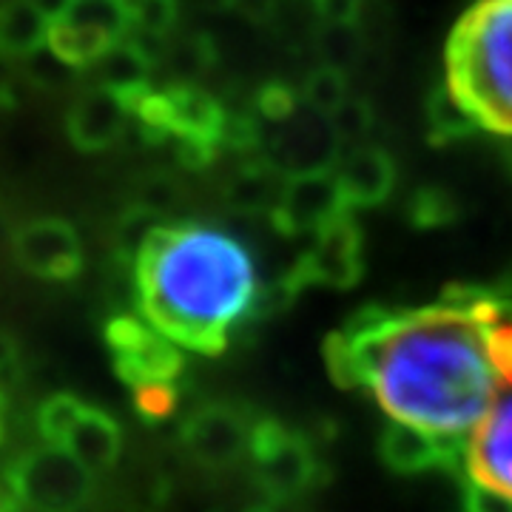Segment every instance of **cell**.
Segmentation results:
<instances>
[{
	"instance_id": "2e32d148",
	"label": "cell",
	"mask_w": 512,
	"mask_h": 512,
	"mask_svg": "<svg viewBox=\"0 0 512 512\" xmlns=\"http://www.w3.org/2000/svg\"><path fill=\"white\" fill-rule=\"evenodd\" d=\"M151 66L154 57L140 43V37H120L111 43L109 49L100 55V60L92 66L94 77L100 80L97 86H106L120 97H126L128 106H134L143 94L151 89Z\"/></svg>"
},
{
	"instance_id": "836d02e7",
	"label": "cell",
	"mask_w": 512,
	"mask_h": 512,
	"mask_svg": "<svg viewBox=\"0 0 512 512\" xmlns=\"http://www.w3.org/2000/svg\"><path fill=\"white\" fill-rule=\"evenodd\" d=\"M319 18L328 23L330 29H348L356 23L362 12V0H313Z\"/></svg>"
},
{
	"instance_id": "e0dca14e",
	"label": "cell",
	"mask_w": 512,
	"mask_h": 512,
	"mask_svg": "<svg viewBox=\"0 0 512 512\" xmlns=\"http://www.w3.org/2000/svg\"><path fill=\"white\" fill-rule=\"evenodd\" d=\"M63 447L92 473L109 470L123 453V430L111 413L86 404L83 416L77 419L72 433L66 436Z\"/></svg>"
},
{
	"instance_id": "9a60e30c",
	"label": "cell",
	"mask_w": 512,
	"mask_h": 512,
	"mask_svg": "<svg viewBox=\"0 0 512 512\" xmlns=\"http://www.w3.org/2000/svg\"><path fill=\"white\" fill-rule=\"evenodd\" d=\"M348 208H373L396 188V163L379 146H356L345 151L333 168Z\"/></svg>"
},
{
	"instance_id": "7c38bea8",
	"label": "cell",
	"mask_w": 512,
	"mask_h": 512,
	"mask_svg": "<svg viewBox=\"0 0 512 512\" xmlns=\"http://www.w3.org/2000/svg\"><path fill=\"white\" fill-rule=\"evenodd\" d=\"M379 456L399 476H416L427 470H453L464 458L456 439H444L413 424L390 421L379 436Z\"/></svg>"
},
{
	"instance_id": "d590c367",
	"label": "cell",
	"mask_w": 512,
	"mask_h": 512,
	"mask_svg": "<svg viewBox=\"0 0 512 512\" xmlns=\"http://www.w3.org/2000/svg\"><path fill=\"white\" fill-rule=\"evenodd\" d=\"M217 3L225 6V9H231L239 18L256 20V23L271 18L276 9V0H217Z\"/></svg>"
},
{
	"instance_id": "83f0119b",
	"label": "cell",
	"mask_w": 512,
	"mask_h": 512,
	"mask_svg": "<svg viewBox=\"0 0 512 512\" xmlns=\"http://www.w3.org/2000/svg\"><path fill=\"white\" fill-rule=\"evenodd\" d=\"M180 12V0H137L131 6V29H137L140 35L165 37Z\"/></svg>"
},
{
	"instance_id": "7a4b0ae2",
	"label": "cell",
	"mask_w": 512,
	"mask_h": 512,
	"mask_svg": "<svg viewBox=\"0 0 512 512\" xmlns=\"http://www.w3.org/2000/svg\"><path fill=\"white\" fill-rule=\"evenodd\" d=\"M143 319L180 348L214 356L256 308L245 245L208 225H160L134 259Z\"/></svg>"
},
{
	"instance_id": "5bb4252c",
	"label": "cell",
	"mask_w": 512,
	"mask_h": 512,
	"mask_svg": "<svg viewBox=\"0 0 512 512\" xmlns=\"http://www.w3.org/2000/svg\"><path fill=\"white\" fill-rule=\"evenodd\" d=\"M131 106L126 97L106 86H92L80 94L66 114V131L80 151H106L126 134Z\"/></svg>"
},
{
	"instance_id": "d6a6232c",
	"label": "cell",
	"mask_w": 512,
	"mask_h": 512,
	"mask_svg": "<svg viewBox=\"0 0 512 512\" xmlns=\"http://www.w3.org/2000/svg\"><path fill=\"white\" fill-rule=\"evenodd\" d=\"M464 512H512V495L498 493L493 487L470 478L464 490Z\"/></svg>"
},
{
	"instance_id": "cb8c5ba5",
	"label": "cell",
	"mask_w": 512,
	"mask_h": 512,
	"mask_svg": "<svg viewBox=\"0 0 512 512\" xmlns=\"http://www.w3.org/2000/svg\"><path fill=\"white\" fill-rule=\"evenodd\" d=\"M163 63L177 83H194L214 63V46L205 35L180 37L163 52Z\"/></svg>"
},
{
	"instance_id": "1f68e13d",
	"label": "cell",
	"mask_w": 512,
	"mask_h": 512,
	"mask_svg": "<svg viewBox=\"0 0 512 512\" xmlns=\"http://www.w3.org/2000/svg\"><path fill=\"white\" fill-rule=\"evenodd\" d=\"M299 97L288 89L285 83H268L262 92L256 94V114L268 123H285L296 114Z\"/></svg>"
},
{
	"instance_id": "7402d4cb",
	"label": "cell",
	"mask_w": 512,
	"mask_h": 512,
	"mask_svg": "<svg viewBox=\"0 0 512 512\" xmlns=\"http://www.w3.org/2000/svg\"><path fill=\"white\" fill-rule=\"evenodd\" d=\"M60 20L100 32L111 40H120L131 29V6L126 0H74L66 18Z\"/></svg>"
},
{
	"instance_id": "8992f818",
	"label": "cell",
	"mask_w": 512,
	"mask_h": 512,
	"mask_svg": "<svg viewBox=\"0 0 512 512\" xmlns=\"http://www.w3.org/2000/svg\"><path fill=\"white\" fill-rule=\"evenodd\" d=\"M117 376L128 387L148 382H174L185 367V356L174 339L137 316H114L103 330Z\"/></svg>"
},
{
	"instance_id": "6da1fadb",
	"label": "cell",
	"mask_w": 512,
	"mask_h": 512,
	"mask_svg": "<svg viewBox=\"0 0 512 512\" xmlns=\"http://www.w3.org/2000/svg\"><path fill=\"white\" fill-rule=\"evenodd\" d=\"M470 291L473 285H453L427 308H365L339 330L362 387L393 421L461 441L498 399Z\"/></svg>"
},
{
	"instance_id": "277c9868",
	"label": "cell",
	"mask_w": 512,
	"mask_h": 512,
	"mask_svg": "<svg viewBox=\"0 0 512 512\" xmlns=\"http://www.w3.org/2000/svg\"><path fill=\"white\" fill-rule=\"evenodd\" d=\"M20 498L35 512H77L94 495V476L63 444H46L15 458L6 470Z\"/></svg>"
},
{
	"instance_id": "8d00e7d4",
	"label": "cell",
	"mask_w": 512,
	"mask_h": 512,
	"mask_svg": "<svg viewBox=\"0 0 512 512\" xmlns=\"http://www.w3.org/2000/svg\"><path fill=\"white\" fill-rule=\"evenodd\" d=\"M0 106H15V74L12 57L0 55Z\"/></svg>"
},
{
	"instance_id": "ba28073f",
	"label": "cell",
	"mask_w": 512,
	"mask_h": 512,
	"mask_svg": "<svg viewBox=\"0 0 512 512\" xmlns=\"http://www.w3.org/2000/svg\"><path fill=\"white\" fill-rule=\"evenodd\" d=\"M12 254L26 274L49 282H69L83 271V245L72 225L43 217L20 225L12 234Z\"/></svg>"
},
{
	"instance_id": "d6986e66",
	"label": "cell",
	"mask_w": 512,
	"mask_h": 512,
	"mask_svg": "<svg viewBox=\"0 0 512 512\" xmlns=\"http://www.w3.org/2000/svg\"><path fill=\"white\" fill-rule=\"evenodd\" d=\"M285 183H288V174L279 171L271 160L245 165L231 177V183L225 185V200L234 211H242V214H271L274 217Z\"/></svg>"
},
{
	"instance_id": "d4e9b609",
	"label": "cell",
	"mask_w": 512,
	"mask_h": 512,
	"mask_svg": "<svg viewBox=\"0 0 512 512\" xmlns=\"http://www.w3.org/2000/svg\"><path fill=\"white\" fill-rule=\"evenodd\" d=\"M86 402L74 393H55L37 407V433L46 444H63L72 433L77 419L83 416Z\"/></svg>"
},
{
	"instance_id": "f1b7e54d",
	"label": "cell",
	"mask_w": 512,
	"mask_h": 512,
	"mask_svg": "<svg viewBox=\"0 0 512 512\" xmlns=\"http://www.w3.org/2000/svg\"><path fill=\"white\" fill-rule=\"evenodd\" d=\"M333 134L339 137V143H359L365 140L367 131L373 126V111L365 100H353L348 97L339 109L328 117Z\"/></svg>"
},
{
	"instance_id": "4dcf8cb0",
	"label": "cell",
	"mask_w": 512,
	"mask_h": 512,
	"mask_svg": "<svg viewBox=\"0 0 512 512\" xmlns=\"http://www.w3.org/2000/svg\"><path fill=\"white\" fill-rule=\"evenodd\" d=\"M410 217L421 228H433V225H444L447 220L456 217V205H453V197L441 188H424L413 197V205H410Z\"/></svg>"
},
{
	"instance_id": "ffe728a7",
	"label": "cell",
	"mask_w": 512,
	"mask_h": 512,
	"mask_svg": "<svg viewBox=\"0 0 512 512\" xmlns=\"http://www.w3.org/2000/svg\"><path fill=\"white\" fill-rule=\"evenodd\" d=\"M52 20L40 15L29 0L0 3V55L26 60L49 43Z\"/></svg>"
},
{
	"instance_id": "4316f807",
	"label": "cell",
	"mask_w": 512,
	"mask_h": 512,
	"mask_svg": "<svg viewBox=\"0 0 512 512\" xmlns=\"http://www.w3.org/2000/svg\"><path fill=\"white\" fill-rule=\"evenodd\" d=\"M177 402H180V393H177L174 382H148L134 387V410L148 424L171 419L177 410Z\"/></svg>"
},
{
	"instance_id": "3957f363",
	"label": "cell",
	"mask_w": 512,
	"mask_h": 512,
	"mask_svg": "<svg viewBox=\"0 0 512 512\" xmlns=\"http://www.w3.org/2000/svg\"><path fill=\"white\" fill-rule=\"evenodd\" d=\"M447 89L478 128L512 137V0H476L447 40Z\"/></svg>"
},
{
	"instance_id": "52a82bcc",
	"label": "cell",
	"mask_w": 512,
	"mask_h": 512,
	"mask_svg": "<svg viewBox=\"0 0 512 512\" xmlns=\"http://www.w3.org/2000/svg\"><path fill=\"white\" fill-rule=\"evenodd\" d=\"M365 274V251H362V231L345 211L328 222L319 234H313V245L299 256L293 271L285 276V285L293 293L305 285L322 288H353Z\"/></svg>"
},
{
	"instance_id": "60d3db41",
	"label": "cell",
	"mask_w": 512,
	"mask_h": 512,
	"mask_svg": "<svg viewBox=\"0 0 512 512\" xmlns=\"http://www.w3.org/2000/svg\"><path fill=\"white\" fill-rule=\"evenodd\" d=\"M3 413H6V396L0 393V444L6 439V421H3Z\"/></svg>"
},
{
	"instance_id": "f35d334b",
	"label": "cell",
	"mask_w": 512,
	"mask_h": 512,
	"mask_svg": "<svg viewBox=\"0 0 512 512\" xmlns=\"http://www.w3.org/2000/svg\"><path fill=\"white\" fill-rule=\"evenodd\" d=\"M29 3L35 6L40 15H46V18L55 23V20L66 18V12L72 9L74 0H29Z\"/></svg>"
},
{
	"instance_id": "4fadbf2b",
	"label": "cell",
	"mask_w": 512,
	"mask_h": 512,
	"mask_svg": "<svg viewBox=\"0 0 512 512\" xmlns=\"http://www.w3.org/2000/svg\"><path fill=\"white\" fill-rule=\"evenodd\" d=\"M168 114V143H197L220 151L228 111L222 103L194 83H174L163 89Z\"/></svg>"
},
{
	"instance_id": "7bdbcfd3",
	"label": "cell",
	"mask_w": 512,
	"mask_h": 512,
	"mask_svg": "<svg viewBox=\"0 0 512 512\" xmlns=\"http://www.w3.org/2000/svg\"><path fill=\"white\" fill-rule=\"evenodd\" d=\"M126 3H128V6H134V3H137V0H126Z\"/></svg>"
},
{
	"instance_id": "30bf717a",
	"label": "cell",
	"mask_w": 512,
	"mask_h": 512,
	"mask_svg": "<svg viewBox=\"0 0 512 512\" xmlns=\"http://www.w3.org/2000/svg\"><path fill=\"white\" fill-rule=\"evenodd\" d=\"M254 421L237 404H205L183 424V444L202 467H228L251 453Z\"/></svg>"
},
{
	"instance_id": "603a6c76",
	"label": "cell",
	"mask_w": 512,
	"mask_h": 512,
	"mask_svg": "<svg viewBox=\"0 0 512 512\" xmlns=\"http://www.w3.org/2000/svg\"><path fill=\"white\" fill-rule=\"evenodd\" d=\"M348 97V77L333 63L313 69L305 80V86H302V103L319 117H330Z\"/></svg>"
},
{
	"instance_id": "f546056e",
	"label": "cell",
	"mask_w": 512,
	"mask_h": 512,
	"mask_svg": "<svg viewBox=\"0 0 512 512\" xmlns=\"http://www.w3.org/2000/svg\"><path fill=\"white\" fill-rule=\"evenodd\" d=\"M26 77L37 83V86H43V89H60V86H66L69 80H72V74L77 72L74 66H69L63 57H57L52 49H49V43L43 46V49H37L35 55L26 57Z\"/></svg>"
},
{
	"instance_id": "ac0fdd59",
	"label": "cell",
	"mask_w": 512,
	"mask_h": 512,
	"mask_svg": "<svg viewBox=\"0 0 512 512\" xmlns=\"http://www.w3.org/2000/svg\"><path fill=\"white\" fill-rule=\"evenodd\" d=\"M476 319L484 348L498 379L512 384V293L481 288L476 299Z\"/></svg>"
},
{
	"instance_id": "44dd1931",
	"label": "cell",
	"mask_w": 512,
	"mask_h": 512,
	"mask_svg": "<svg viewBox=\"0 0 512 512\" xmlns=\"http://www.w3.org/2000/svg\"><path fill=\"white\" fill-rule=\"evenodd\" d=\"M111 43L117 40L92 29H83V26H74L69 20H55L49 29V49L74 69H92Z\"/></svg>"
},
{
	"instance_id": "8fae6325",
	"label": "cell",
	"mask_w": 512,
	"mask_h": 512,
	"mask_svg": "<svg viewBox=\"0 0 512 512\" xmlns=\"http://www.w3.org/2000/svg\"><path fill=\"white\" fill-rule=\"evenodd\" d=\"M467 476L498 493L512 495V384L498 393L464 444Z\"/></svg>"
},
{
	"instance_id": "e575fe53",
	"label": "cell",
	"mask_w": 512,
	"mask_h": 512,
	"mask_svg": "<svg viewBox=\"0 0 512 512\" xmlns=\"http://www.w3.org/2000/svg\"><path fill=\"white\" fill-rule=\"evenodd\" d=\"M171 202H174V183H168V180H163V177H157V180H148V183L143 185L137 205L160 217V214L168 211V205H171Z\"/></svg>"
},
{
	"instance_id": "b9f144b4",
	"label": "cell",
	"mask_w": 512,
	"mask_h": 512,
	"mask_svg": "<svg viewBox=\"0 0 512 512\" xmlns=\"http://www.w3.org/2000/svg\"><path fill=\"white\" fill-rule=\"evenodd\" d=\"M504 163H507L512 174V137H504Z\"/></svg>"
},
{
	"instance_id": "5b68a950",
	"label": "cell",
	"mask_w": 512,
	"mask_h": 512,
	"mask_svg": "<svg viewBox=\"0 0 512 512\" xmlns=\"http://www.w3.org/2000/svg\"><path fill=\"white\" fill-rule=\"evenodd\" d=\"M251 461L259 490L276 501L302 495L319 476V461L308 439L276 419L254 421Z\"/></svg>"
},
{
	"instance_id": "9c48e42d",
	"label": "cell",
	"mask_w": 512,
	"mask_h": 512,
	"mask_svg": "<svg viewBox=\"0 0 512 512\" xmlns=\"http://www.w3.org/2000/svg\"><path fill=\"white\" fill-rule=\"evenodd\" d=\"M345 211H350L348 202L333 168H328L291 174L271 220L285 237H313Z\"/></svg>"
},
{
	"instance_id": "484cf974",
	"label": "cell",
	"mask_w": 512,
	"mask_h": 512,
	"mask_svg": "<svg viewBox=\"0 0 512 512\" xmlns=\"http://www.w3.org/2000/svg\"><path fill=\"white\" fill-rule=\"evenodd\" d=\"M427 120H430V131L439 143H453L467 137L473 128V117L461 109L456 97L450 94V89H439V92L430 94V103H427Z\"/></svg>"
},
{
	"instance_id": "ab89813d",
	"label": "cell",
	"mask_w": 512,
	"mask_h": 512,
	"mask_svg": "<svg viewBox=\"0 0 512 512\" xmlns=\"http://www.w3.org/2000/svg\"><path fill=\"white\" fill-rule=\"evenodd\" d=\"M18 365V345L9 333L0 330V367Z\"/></svg>"
},
{
	"instance_id": "74e56055",
	"label": "cell",
	"mask_w": 512,
	"mask_h": 512,
	"mask_svg": "<svg viewBox=\"0 0 512 512\" xmlns=\"http://www.w3.org/2000/svg\"><path fill=\"white\" fill-rule=\"evenodd\" d=\"M26 507L23 504V498H20L18 493V487L12 484V478L6 476H0V512H20Z\"/></svg>"
}]
</instances>
